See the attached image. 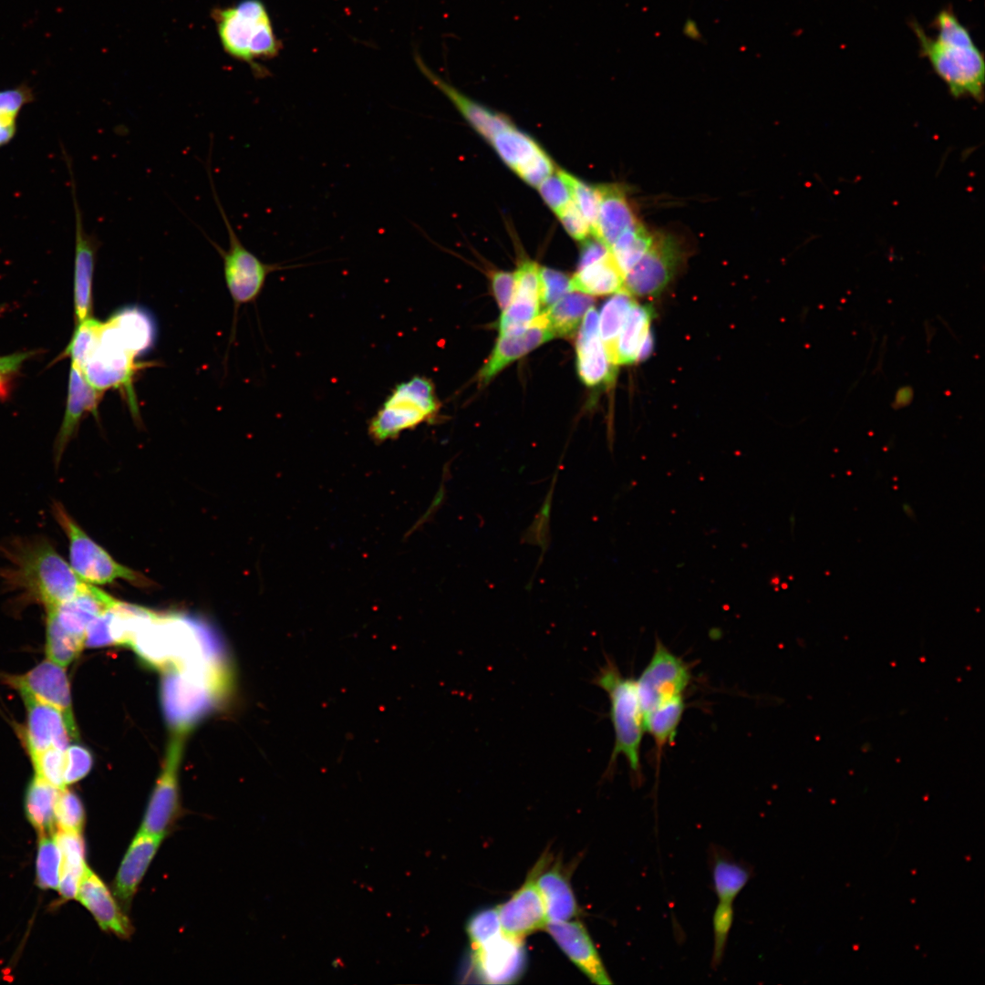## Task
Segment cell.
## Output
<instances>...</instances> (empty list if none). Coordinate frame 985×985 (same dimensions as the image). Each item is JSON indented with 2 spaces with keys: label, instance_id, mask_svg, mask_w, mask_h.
Instances as JSON below:
<instances>
[{
  "label": "cell",
  "instance_id": "cell-49",
  "mask_svg": "<svg viewBox=\"0 0 985 985\" xmlns=\"http://www.w3.org/2000/svg\"><path fill=\"white\" fill-rule=\"evenodd\" d=\"M35 99V92L26 81L0 89V118L17 119L22 109Z\"/></svg>",
  "mask_w": 985,
  "mask_h": 985
},
{
  "label": "cell",
  "instance_id": "cell-21",
  "mask_svg": "<svg viewBox=\"0 0 985 985\" xmlns=\"http://www.w3.org/2000/svg\"><path fill=\"white\" fill-rule=\"evenodd\" d=\"M7 682L36 699L73 716L69 682L62 666L45 660L21 676L9 677Z\"/></svg>",
  "mask_w": 985,
  "mask_h": 985
},
{
  "label": "cell",
  "instance_id": "cell-14",
  "mask_svg": "<svg viewBox=\"0 0 985 985\" xmlns=\"http://www.w3.org/2000/svg\"><path fill=\"white\" fill-rule=\"evenodd\" d=\"M63 149V148H62ZM70 177L75 213L74 309L77 324L92 316V285L97 253L101 245L98 236L84 228L83 214L77 198L71 159L63 149Z\"/></svg>",
  "mask_w": 985,
  "mask_h": 985
},
{
  "label": "cell",
  "instance_id": "cell-48",
  "mask_svg": "<svg viewBox=\"0 0 985 985\" xmlns=\"http://www.w3.org/2000/svg\"><path fill=\"white\" fill-rule=\"evenodd\" d=\"M540 301L547 309L572 290L571 279L564 273L548 267H539Z\"/></svg>",
  "mask_w": 985,
  "mask_h": 985
},
{
  "label": "cell",
  "instance_id": "cell-6",
  "mask_svg": "<svg viewBox=\"0 0 985 985\" xmlns=\"http://www.w3.org/2000/svg\"><path fill=\"white\" fill-rule=\"evenodd\" d=\"M911 27L918 41L919 52L928 58L935 73L954 98L969 97L981 101L984 97L985 61L973 39L946 41L933 38L917 22Z\"/></svg>",
  "mask_w": 985,
  "mask_h": 985
},
{
  "label": "cell",
  "instance_id": "cell-12",
  "mask_svg": "<svg viewBox=\"0 0 985 985\" xmlns=\"http://www.w3.org/2000/svg\"><path fill=\"white\" fill-rule=\"evenodd\" d=\"M679 259V244L671 235L653 234L646 252L625 274V290L638 296L660 293L675 275Z\"/></svg>",
  "mask_w": 985,
  "mask_h": 985
},
{
  "label": "cell",
  "instance_id": "cell-45",
  "mask_svg": "<svg viewBox=\"0 0 985 985\" xmlns=\"http://www.w3.org/2000/svg\"><path fill=\"white\" fill-rule=\"evenodd\" d=\"M65 788L56 802L55 823L58 829L80 832L85 821L83 804L74 792Z\"/></svg>",
  "mask_w": 985,
  "mask_h": 985
},
{
  "label": "cell",
  "instance_id": "cell-22",
  "mask_svg": "<svg viewBox=\"0 0 985 985\" xmlns=\"http://www.w3.org/2000/svg\"><path fill=\"white\" fill-rule=\"evenodd\" d=\"M77 898L93 915L99 927L121 938H128L132 926L105 883L88 866L81 878Z\"/></svg>",
  "mask_w": 985,
  "mask_h": 985
},
{
  "label": "cell",
  "instance_id": "cell-10",
  "mask_svg": "<svg viewBox=\"0 0 985 985\" xmlns=\"http://www.w3.org/2000/svg\"><path fill=\"white\" fill-rule=\"evenodd\" d=\"M52 513L69 544V565L76 574L91 585H104L122 579L140 587L152 586L140 573L117 561L92 540L60 503L52 504Z\"/></svg>",
  "mask_w": 985,
  "mask_h": 985
},
{
  "label": "cell",
  "instance_id": "cell-19",
  "mask_svg": "<svg viewBox=\"0 0 985 985\" xmlns=\"http://www.w3.org/2000/svg\"><path fill=\"white\" fill-rule=\"evenodd\" d=\"M576 369L586 387L607 386L613 382L617 366L610 360L598 333V314L592 306L583 319L576 345Z\"/></svg>",
  "mask_w": 985,
  "mask_h": 985
},
{
  "label": "cell",
  "instance_id": "cell-47",
  "mask_svg": "<svg viewBox=\"0 0 985 985\" xmlns=\"http://www.w3.org/2000/svg\"><path fill=\"white\" fill-rule=\"evenodd\" d=\"M733 903L719 901L712 918L714 946L711 966L716 969L721 962L728 937L733 922Z\"/></svg>",
  "mask_w": 985,
  "mask_h": 985
},
{
  "label": "cell",
  "instance_id": "cell-13",
  "mask_svg": "<svg viewBox=\"0 0 985 985\" xmlns=\"http://www.w3.org/2000/svg\"><path fill=\"white\" fill-rule=\"evenodd\" d=\"M184 734L174 733L169 742L161 772L149 801L140 830L164 836L179 811L178 771Z\"/></svg>",
  "mask_w": 985,
  "mask_h": 985
},
{
  "label": "cell",
  "instance_id": "cell-34",
  "mask_svg": "<svg viewBox=\"0 0 985 985\" xmlns=\"http://www.w3.org/2000/svg\"><path fill=\"white\" fill-rule=\"evenodd\" d=\"M634 301L627 290H621L603 305L598 316V333L610 360L616 365L618 335Z\"/></svg>",
  "mask_w": 985,
  "mask_h": 985
},
{
  "label": "cell",
  "instance_id": "cell-2",
  "mask_svg": "<svg viewBox=\"0 0 985 985\" xmlns=\"http://www.w3.org/2000/svg\"><path fill=\"white\" fill-rule=\"evenodd\" d=\"M4 555L7 565L0 571L3 584L45 608L68 600L91 586L43 536L14 539L4 547Z\"/></svg>",
  "mask_w": 985,
  "mask_h": 985
},
{
  "label": "cell",
  "instance_id": "cell-9",
  "mask_svg": "<svg viewBox=\"0 0 985 985\" xmlns=\"http://www.w3.org/2000/svg\"><path fill=\"white\" fill-rule=\"evenodd\" d=\"M206 160L205 169L210 181L211 191L219 213L227 231L229 245L227 250L216 244L203 233L223 259V276L227 289L235 308L254 301L262 292L266 278L272 272L284 269L279 264H266L248 250L233 229L216 192L212 172V150Z\"/></svg>",
  "mask_w": 985,
  "mask_h": 985
},
{
  "label": "cell",
  "instance_id": "cell-36",
  "mask_svg": "<svg viewBox=\"0 0 985 985\" xmlns=\"http://www.w3.org/2000/svg\"><path fill=\"white\" fill-rule=\"evenodd\" d=\"M490 143L501 159L515 172L543 150L514 125L495 135Z\"/></svg>",
  "mask_w": 985,
  "mask_h": 985
},
{
  "label": "cell",
  "instance_id": "cell-42",
  "mask_svg": "<svg viewBox=\"0 0 985 985\" xmlns=\"http://www.w3.org/2000/svg\"><path fill=\"white\" fill-rule=\"evenodd\" d=\"M557 174L567 184L572 200L586 220L591 234L595 236L599 206V194L596 186H591L568 172L558 170Z\"/></svg>",
  "mask_w": 985,
  "mask_h": 985
},
{
  "label": "cell",
  "instance_id": "cell-29",
  "mask_svg": "<svg viewBox=\"0 0 985 985\" xmlns=\"http://www.w3.org/2000/svg\"><path fill=\"white\" fill-rule=\"evenodd\" d=\"M625 275L611 251L599 260L577 269L571 278V288L591 296H603L624 290Z\"/></svg>",
  "mask_w": 985,
  "mask_h": 985
},
{
  "label": "cell",
  "instance_id": "cell-62",
  "mask_svg": "<svg viewBox=\"0 0 985 985\" xmlns=\"http://www.w3.org/2000/svg\"><path fill=\"white\" fill-rule=\"evenodd\" d=\"M9 374L0 373V399H5L10 393L12 387L11 378Z\"/></svg>",
  "mask_w": 985,
  "mask_h": 985
},
{
  "label": "cell",
  "instance_id": "cell-24",
  "mask_svg": "<svg viewBox=\"0 0 985 985\" xmlns=\"http://www.w3.org/2000/svg\"><path fill=\"white\" fill-rule=\"evenodd\" d=\"M117 602L118 599L91 585L83 593L46 610L47 616L53 618L64 631L85 639L90 622Z\"/></svg>",
  "mask_w": 985,
  "mask_h": 985
},
{
  "label": "cell",
  "instance_id": "cell-8",
  "mask_svg": "<svg viewBox=\"0 0 985 985\" xmlns=\"http://www.w3.org/2000/svg\"><path fill=\"white\" fill-rule=\"evenodd\" d=\"M440 410L432 381L414 376L396 385L368 422L370 438L381 443L431 420Z\"/></svg>",
  "mask_w": 985,
  "mask_h": 985
},
{
  "label": "cell",
  "instance_id": "cell-39",
  "mask_svg": "<svg viewBox=\"0 0 985 985\" xmlns=\"http://www.w3.org/2000/svg\"><path fill=\"white\" fill-rule=\"evenodd\" d=\"M653 238L648 229L639 223L635 228L621 235L610 247L624 275L640 259Z\"/></svg>",
  "mask_w": 985,
  "mask_h": 985
},
{
  "label": "cell",
  "instance_id": "cell-20",
  "mask_svg": "<svg viewBox=\"0 0 985 985\" xmlns=\"http://www.w3.org/2000/svg\"><path fill=\"white\" fill-rule=\"evenodd\" d=\"M554 337L544 313L526 327L499 335L488 360L479 373L481 383H488L503 368Z\"/></svg>",
  "mask_w": 985,
  "mask_h": 985
},
{
  "label": "cell",
  "instance_id": "cell-59",
  "mask_svg": "<svg viewBox=\"0 0 985 985\" xmlns=\"http://www.w3.org/2000/svg\"><path fill=\"white\" fill-rule=\"evenodd\" d=\"M17 132V119L0 118V148L9 144Z\"/></svg>",
  "mask_w": 985,
  "mask_h": 985
},
{
  "label": "cell",
  "instance_id": "cell-1",
  "mask_svg": "<svg viewBox=\"0 0 985 985\" xmlns=\"http://www.w3.org/2000/svg\"><path fill=\"white\" fill-rule=\"evenodd\" d=\"M147 665L168 669L231 666L220 636L204 621L184 614H157L130 647Z\"/></svg>",
  "mask_w": 985,
  "mask_h": 985
},
{
  "label": "cell",
  "instance_id": "cell-50",
  "mask_svg": "<svg viewBox=\"0 0 985 985\" xmlns=\"http://www.w3.org/2000/svg\"><path fill=\"white\" fill-rule=\"evenodd\" d=\"M93 757L83 746L69 745L65 751V784H72L84 778L91 770Z\"/></svg>",
  "mask_w": 985,
  "mask_h": 985
},
{
  "label": "cell",
  "instance_id": "cell-7",
  "mask_svg": "<svg viewBox=\"0 0 985 985\" xmlns=\"http://www.w3.org/2000/svg\"><path fill=\"white\" fill-rule=\"evenodd\" d=\"M142 353L140 346L109 317L102 323L96 345L80 370L86 380L101 393L122 388L136 416L138 407L132 379L139 369L135 359Z\"/></svg>",
  "mask_w": 985,
  "mask_h": 985
},
{
  "label": "cell",
  "instance_id": "cell-38",
  "mask_svg": "<svg viewBox=\"0 0 985 985\" xmlns=\"http://www.w3.org/2000/svg\"><path fill=\"white\" fill-rule=\"evenodd\" d=\"M85 646V639L64 631L53 618L47 616V658L62 667L70 664Z\"/></svg>",
  "mask_w": 985,
  "mask_h": 985
},
{
  "label": "cell",
  "instance_id": "cell-17",
  "mask_svg": "<svg viewBox=\"0 0 985 985\" xmlns=\"http://www.w3.org/2000/svg\"><path fill=\"white\" fill-rule=\"evenodd\" d=\"M472 959L479 976L485 982L493 984L516 981L526 964L523 940L503 932L472 949Z\"/></svg>",
  "mask_w": 985,
  "mask_h": 985
},
{
  "label": "cell",
  "instance_id": "cell-37",
  "mask_svg": "<svg viewBox=\"0 0 985 985\" xmlns=\"http://www.w3.org/2000/svg\"><path fill=\"white\" fill-rule=\"evenodd\" d=\"M62 854L54 835H41L36 857V883L43 889L58 887Z\"/></svg>",
  "mask_w": 985,
  "mask_h": 985
},
{
  "label": "cell",
  "instance_id": "cell-56",
  "mask_svg": "<svg viewBox=\"0 0 985 985\" xmlns=\"http://www.w3.org/2000/svg\"><path fill=\"white\" fill-rule=\"evenodd\" d=\"M110 645H113V642L109 633V614L106 610L88 625L85 634V646L100 648Z\"/></svg>",
  "mask_w": 985,
  "mask_h": 985
},
{
  "label": "cell",
  "instance_id": "cell-41",
  "mask_svg": "<svg viewBox=\"0 0 985 985\" xmlns=\"http://www.w3.org/2000/svg\"><path fill=\"white\" fill-rule=\"evenodd\" d=\"M54 837L62 854L61 874L82 878L88 866L80 832L58 829Z\"/></svg>",
  "mask_w": 985,
  "mask_h": 985
},
{
  "label": "cell",
  "instance_id": "cell-3",
  "mask_svg": "<svg viewBox=\"0 0 985 985\" xmlns=\"http://www.w3.org/2000/svg\"><path fill=\"white\" fill-rule=\"evenodd\" d=\"M220 41L233 58L250 64L256 77L268 73L254 61L276 57L281 43L261 0H242L233 6L213 11Z\"/></svg>",
  "mask_w": 985,
  "mask_h": 985
},
{
  "label": "cell",
  "instance_id": "cell-4",
  "mask_svg": "<svg viewBox=\"0 0 985 985\" xmlns=\"http://www.w3.org/2000/svg\"><path fill=\"white\" fill-rule=\"evenodd\" d=\"M232 687L233 680L192 670L162 671L161 700L170 728L174 733L185 735L226 700Z\"/></svg>",
  "mask_w": 985,
  "mask_h": 985
},
{
  "label": "cell",
  "instance_id": "cell-54",
  "mask_svg": "<svg viewBox=\"0 0 985 985\" xmlns=\"http://www.w3.org/2000/svg\"><path fill=\"white\" fill-rule=\"evenodd\" d=\"M514 294L532 296L540 299L539 267L535 263L523 262L514 273Z\"/></svg>",
  "mask_w": 985,
  "mask_h": 985
},
{
  "label": "cell",
  "instance_id": "cell-35",
  "mask_svg": "<svg viewBox=\"0 0 985 985\" xmlns=\"http://www.w3.org/2000/svg\"><path fill=\"white\" fill-rule=\"evenodd\" d=\"M712 882L719 901L733 903L752 876L750 868L728 855L713 854Z\"/></svg>",
  "mask_w": 985,
  "mask_h": 985
},
{
  "label": "cell",
  "instance_id": "cell-58",
  "mask_svg": "<svg viewBox=\"0 0 985 985\" xmlns=\"http://www.w3.org/2000/svg\"><path fill=\"white\" fill-rule=\"evenodd\" d=\"M35 354V351H26L0 357V373L13 374L18 371L22 364Z\"/></svg>",
  "mask_w": 985,
  "mask_h": 985
},
{
  "label": "cell",
  "instance_id": "cell-28",
  "mask_svg": "<svg viewBox=\"0 0 985 985\" xmlns=\"http://www.w3.org/2000/svg\"><path fill=\"white\" fill-rule=\"evenodd\" d=\"M550 862L548 855H543L536 884L544 903L547 922L571 920L579 914L573 889L559 864L545 868Z\"/></svg>",
  "mask_w": 985,
  "mask_h": 985
},
{
  "label": "cell",
  "instance_id": "cell-5",
  "mask_svg": "<svg viewBox=\"0 0 985 985\" xmlns=\"http://www.w3.org/2000/svg\"><path fill=\"white\" fill-rule=\"evenodd\" d=\"M593 682L603 689L610 701L609 717L614 732L615 745L609 768L619 754L626 757L635 778L641 777L640 744L643 736L644 713L640 705L636 680L624 677L610 659L600 669Z\"/></svg>",
  "mask_w": 985,
  "mask_h": 985
},
{
  "label": "cell",
  "instance_id": "cell-16",
  "mask_svg": "<svg viewBox=\"0 0 985 985\" xmlns=\"http://www.w3.org/2000/svg\"><path fill=\"white\" fill-rule=\"evenodd\" d=\"M542 861L543 855L524 885L509 900L497 907L502 930L507 936L523 940L526 936L545 928L547 918L536 884Z\"/></svg>",
  "mask_w": 985,
  "mask_h": 985
},
{
  "label": "cell",
  "instance_id": "cell-46",
  "mask_svg": "<svg viewBox=\"0 0 985 985\" xmlns=\"http://www.w3.org/2000/svg\"><path fill=\"white\" fill-rule=\"evenodd\" d=\"M466 931L472 949H475L503 932L497 907L482 909L467 922Z\"/></svg>",
  "mask_w": 985,
  "mask_h": 985
},
{
  "label": "cell",
  "instance_id": "cell-31",
  "mask_svg": "<svg viewBox=\"0 0 985 985\" xmlns=\"http://www.w3.org/2000/svg\"><path fill=\"white\" fill-rule=\"evenodd\" d=\"M60 789L37 776L31 781L26 794V813L31 824L41 835H51L55 825V806Z\"/></svg>",
  "mask_w": 985,
  "mask_h": 985
},
{
  "label": "cell",
  "instance_id": "cell-15",
  "mask_svg": "<svg viewBox=\"0 0 985 985\" xmlns=\"http://www.w3.org/2000/svg\"><path fill=\"white\" fill-rule=\"evenodd\" d=\"M27 711L26 741L30 754L50 747L66 751L78 739L73 716L43 702L26 691H19Z\"/></svg>",
  "mask_w": 985,
  "mask_h": 985
},
{
  "label": "cell",
  "instance_id": "cell-51",
  "mask_svg": "<svg viewBox=\"0 0 985 985\" xmlns=\"http://www.w3.org/2000/svg\"><path fill=\"white\" fill-rule=\"evenodd\" d=\"M537 187L544 201L555 213L572 200L567 184L557 172L548 176Z\"/></svg>",
  "mask_w": 985,
  "mask_h": 985
},
{
  "label": "cell",
  "instance_id": "cell-61",
  "mask_svg": "<svg viewBox=\"0 0 985 985\" xmlns=\"http://www.w3.org/2000/svg\"><path fill=\"white\" fill-rule=\"evenodd\" d=\"M653 344H654L653 337H652L651 333L649 332L646 336L645 339L643 340V342H642V344H641V346L639 347L637 361L643 360V359L647 358L649 356V354L652 351Z\"/></svg>",
  "mask_w": 985,
  "mask_h": 985
},
{
  "label": "cell",
  "instance_id": "cell-11",
  "mask_svg": "<svg viewBox=\"0 0 985 985\" xmlns=\"http://www.w3.org/2000/svg\"><path fill=\"white\" fill-rule=\"evenodd\" d=\"M690 680V673L687 665L658 641L649 662L636 680L643 713L682 695Z\"/></svg>",
  "mask_w": 985,
  "mask_h": 985
},
{
  "label": "cell",
  "instance_id": "cell-40",
  "mask_svg": "<svg viewBox=\"0 0 985 985\" xmlns=\"http://www.w3.org/2000/svg\"><path fill=\"white\" fill-rule=\"evenodd\" d=\"M540 299L514 294L508 306L503 311L497 327L500 334L526 327L539 315Z\"/></svg>",
  "mask_w": 985,
  "mask_h": 985
},
{
  "label": "cell",
  "instance_id": "cell-53",
  "mask_svg": "<svg viewBox=\"0 0 985 985\" xmlns=\"http://www.w3.org/2000/svg\"><path fill=\"white\" fill-rule=\"evenodd\" d=\"M554 171V163L542 150L516 173L528 184L537 187L544 179L553 174Z\"/></svg>",
  "mask_w": 985,
  "mask_h": 985
},
{
  "label": "cell",
  "instance_id": "cell-27",
  "mask_svg": "<svg viewBox=\"0 0 985 985\" xmlns=\"http://www.w3.org/2000/svg\"><path fill=\"white\" fill-rule=\"evenodd\" d=\"M599 206L595 236L609 249L617 240L635 228L637 219L623 189L616 184L596 186Z\"/></svg>",
  "mask_w": 985,
  "mask_h": 985
},
{
  "label": "cell",
  "instance_id": "cell-52",
  "mask_svg": "<svg viewBox=\"0 0 985 985\" xmlns=\"http://www.w3.org/2000/svg\"><path fill=\"white\" fill-rule=\"evenodd\" d=\"M556 215L575 240L583 242L588 238L591 233L590 227L573 200L557 212Z\"/></svg>",
  "mask_w": 985,
  "mask_h": 985
},
{
  "label": "cell",
  "instance_id": "cell-32",
  "mask_svg": "<svg viewBox=\"0 0 985 985\" xmlns=\"http://www.w3.org/2000/svg\"><path fill=\"white\" fill-rule=\"evenodd\" d=\"M685 710L682 695L671 698L644 714V727L655 741L658 760L674 739Z\"/></svg>",
  "mask_w": 985,
  "mask_h": 985
},
{
  "label": "cell",
  "instance_id": "cell-60",
  "mask_svg": "<svg viewBox=\"0 0 985 985\" xmlns=\"http://www.w3.org/2000/svg\"><path fill=\"white\" fill-rule=\"evenodd\" d=\"M683 33L687 37L692 40L700 41L702 39L701 33L696 22L692 19H688L687 21H685L683 26Z\"/></svg>",
  "mask_w": 985,
  "mask_h": 985
},
{
  "label": "cell",
  "instance_id": "cell-26",
  "mask_svg": "<svg viewBox=\"0 0 985 985\" xmlns=\"http://www.w3.org/2000/svg\"><path fill=\"white\" fill-rule=\"evenodd\" d=\"M85 378L82 371L71 363L66 412L54 446L56 465L59 464L67 443L76 432L86 412L98 415L102 397Z\"/></svg>",
  "mask_w": 985,
  "mask_h": 985
},
{
  "label": "cell",
  "instance_id": "cell-18",
  "mask_svg": "<svg viewBox=\"0 0 985 985\" xmlns=\"http://www.w3.org/2000/svg\"><path fill=\"white\" fill-rule=\"evenodd\" d=\"M545 928L563 952L593 983L612 984L588 931L580 921L547 922Z\"/></svg>",
  "mask_w": 985,
  "mask_h": 985
},
{
  "label": "cell",
  "instance_id": "cell-44",
  "mask_svg": "<svg viewBox=\"0 0 985 985\" xmlns=\"http://www.w3.org/2000/svg\"><path fill=\"white\" fill-rule=\"evenodd\" d=\"M36 776L51 785L63 789L65 772V751L50 747L40 752L30 754Z\"/></svg>",
  "mask_w": 985,
  "mask_h": 985
},
{
  "label": "cell",
  "instance_id": "cell-57",
  "mask_svg": "<svg viewBox=\"0 0 985 985\" xmlns=\"http://www.w3.org/2000/svg\"><path fill=\"white\" fill-rule=\"evenodd\" d=\"M609 248L599 239L586 238L583 241L577 269H581L605 256L609 253Z\"/></svg>",
  "mask_w": 985,
  "mask_h": 985
},
{
  "label": "cell",
  "instance_id": "cell-55",
  "mask_svg": "<svg viewBox=\"0 0 985 985\" xmlns=\"http://www.w3.org/2000/svg\"><path fill=\"white\" fill-rule=\"evenodd\" d=\"M491 284L497 304L503 311L512 301L514 294V274L505 271H494L491 275Z\"/></svg>",
  "mask_w": 985,
  "mask_h": 985
},
{
  "label": "cell",
  "instance_id": "cell-43",
  "mask_svg": "<svg viewBox=\"0 0 985 985\" xmlns=\"http://www.w3.org/2000/svg\"><path fill=\"white\" fill-rule=\"evenodd\" d=\"M102 323L93 316L78 323V327L63 356L69 357L71 363L79 369H81L96 345Z\"/></svg>",
  "mask_w": 985,
  "mask_h": 985
},
{
  "label": "cell",
  "instance_id": "cell-30",
  "mask_svg": "<svg viewBox=\"0 0 985 985\" xmlns=\"http://www.w3.org/2000/svg\"><path fill=\"white\" fill-rule=\"evenodd\" d=\"M654 312L648 306L635 302L631 306L618 335L616 348V364L627 365L637 361L639 347L650 332L649 325Z\"/></svg>",
  "mask_w": 985,
  "mask_h": 985
},
{
  "label": "cell",
  "instance_id": "cell-33",
  "mask_svg": "<svg viewBox=\"0 0 985 985\" xmlns=\"http://www.w3.org/2000/svg\"><path fill=\"white\" fill-rule=\"evenodd\" d=\"M592 297L582 294H566L544 310L547 324L554 337H571L578 328L584 315L593 306Z\"/></svg>",
  "mask_w": 985,
  "mask_h": 985
},
{
  "label": "cell",
  "instance_id": "cell-25",
  "mask_svg": "<svg viewBox=\"0 0 985 985\" xmlns=\"http://www.w3.org/2000/svg\"><path fill=\"white\" fill-rule=\"evenodd\" d=\"M414 58L425 78L452 102L473 129L489 142L495 135L513 126L504 116L471 99L438 76L425 64L419 54L416 53Z\"/></svg>",
  "mask_w": 985,
  "mask_h": 985
},
{
  "label": "cell",
  "instance_id": "cell-23",
  "mask_svg": "<svg viewBox=\"0 0 985 985\" xmlns=\"http://www.w3.org/2000/svg\"><path fill=\"white\" fill-rule=\"evenodd\" d=\"M164 836L141 830L136 834L119 867L114 881V895L129 907L150 864Z\"/></svg>",
  "mask_w": 985,
  "mask_h": 985
}]
</instances>
